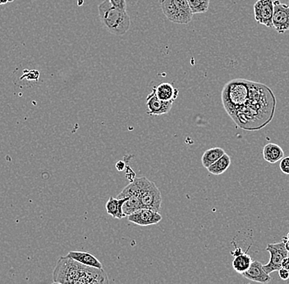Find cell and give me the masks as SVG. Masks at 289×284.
Masks as SVG:
<instances>
[{
  "mask_svg": "<svg viewBox=\"0 0 289 284\" xmlns=\"http://www.w3.org/2000/svg\"><path fill=\"white\" fill-rule=\"evenodd\" d=\"M142 203L140 201L138 197L136 196H132L128 198L122 207V210H123V214H124L125 217H127L128 215H132L133 213L136 212L140 209H142Z\"/></svg>",
  "mask_w": 289,
  "mask_h": 284,
  "instance_id": "cell-19",
  "label": "cell"
},
{
  "mask_svg": "<svg viewBox=\"0 0 289 284\" xmlns=\"http://www.w3.org/2000/svg\"><path fill=\"white\" fill-rule=\"evenodd\" d=\"M153 90L159 99L165 102H174L179 94L178 89L168 82L161 83L157 86L154 87Z\"/></svg>",
  "mask_w": 289,
  "mask_h": 284,
  "instance_id": "cell-13",
  "label": "cell"
},
{
  "mask_svg": "<svg viewBox=\"0 0 289 284\" xmlns=\"http://www.w3.org/2000/svg\"><path fill=\"white\" fill-rule=\"evenodd\" d=\"M173 103V102H165L159 99L155 91L152 90L151 94H149L146 98L147 113L150 116H160L169 113L172 108Z\"/></svg>",
  "mask_w": 289,
  "mask_h": 284,
  "instance_id": "cell-10",
  "label": "cell"
},
{
  "mask_svg": "<svg viewBox=\"0 0 289 284\" xmlns=\"http://www.w3.org/2000/svg\"><path fill=\"white\" fill-rule=\"evenodd\" d=\"M284 156V150L278 144H268L263 149V157L269 163H276L281 161Z\"/></svg>",
  "mask_w": 289,
  "mask_h": 284,
  "instance_id": "cell-16",
  "label": "cell"
},
{
  "mask_svg": "<svg viewBox=\"0 0 289 284\" xmlns=\"http://www.w3.org/2000/svg\"><path fill=\"white\" fill-rule=\"evenodd\" d=\"M127 199L128 198H115L111 197L105 205L108 214L115 219H118V220L124 218L125 215L123 214V210H122V207Z\"/></svg>",
  "mask_w": 289,
  "mask_h": 284,
  "instance_id": "cell-15",
  "label": "cell"
},
{
  "mask_svg": "<svg viewBox=\"0 0 289 284\" xmlns=\"http://www.w3.org/2000/svg\"><path fill=\"white\" fill-rule=\"evenodd\" d=\"M110 2L115 8H119L121 10H127L126 0H110Z\"/></svg>",
  "mask_w": 289,
  "mask_h": 284,
  "instance_id": "cell-23",
  "label": "cell"
},
{
  "mask_svg": "<svg viewBox=\"0 0 289 284\" xmlns=\"http://www.w3.org/2000/svg\"><path fill=\"white\" fill-rule=\"evenodd\" d=\"M53 283L60 284H109L103 269L87 266L68 256L60 257L53 273Z\"/></svg>",
  "mask_w": 289,
  "mask_h": 284,
  "instance_id": "cell-2",
  "label": "cell"
},
{
  "mask_svg": "<svg viewBox=\"0 0 289 284\" xmlns=\"http://www.w3.org/2000/svg\"><path fill=\"white\" fill-rule=\"evenodd\" d=\"M67 256L71 257L73 259H75L81 264L87 265V266L103 269V264H101V262L95 256H93L92 254H90L89 252L72 251V252H68Z\"/></svg>",
  "mask_w": 289,
  "mask_h": 284,
  "instance_id": "cell-14",
  "label": "cell"
},
{
  "mask_svg": "<svg viewBox=\"0 0 289 284\" xmlns=\"http://www.w3.org/2000/svg\"><path fill=\"white\" fill-rule=\"evenodd\" d=\"M13 1H14V0H9V3H12Z\"/></svg>",
  "mask_w": 289,
  "mask_h": 284,
  "instance_id": "cell-30",
  "label": "cell"
},
{
  "mask_svg": "<svg viewBox=\"0 0 289 284\" xmlns=\"http://www.w3.org/2000/svg\"><path fill=\"white\" fill-rule=\"evenodd\" d=\"M226 154L224 149L219 147L216 148H212V149H208L204 152V154L202 155V163L204 166V168H208L209 166H211L212 164L214 163L217 160Z\"/></svg>",
  "mask_w": 289,
  "mask_h": 284,
  "instance_id": "cell-18",
  "label": "cell"
},
{
  "mask_svg": "<svg viewBox=\"0 0 289 284\" xmlns=\"http://www.w3.org/2000/svg\"><path fill=\"white\" fill-rule=\"evenodd\" d=\"M127 220L139 226H148L157 225L158 223L162 220V215L150 209L142 208L132 215H128Z\"/></svg>",
  "mask_w": 289,
  "mask_h": 284,
  "instance_id": "cell-9",
  "label": "cell"
},
{
  "mask_svg": "<svg viewBox=\"0 0 289 284\" xmlns=\"http://www.w3.org/2000/svg\"><path fill=\"white\" fill-rule=\"evenodd\" d=\"M279 168L283 173L289 175V156L282 159L279 164Z\"/></svg>",
  "mask_w": 289,
  "mask_h": 284,
  "instance_id": "cell-22",
  "label": "cell"
},
{
  "mask_svg": "<svg viewBox=\"0 0 289 284\" xmlns=\"http://www.w3.org/2000/svg\"><path fill=\"white\" fill-rule=\"evenodd\" d=\"M39 78H40V72L36 71V70H31V71L24 70L23 75L20 77V79L23 80V79H27L28 80L38 81Z\"/></svg>",
  "mask_w": 289,
  "mask_h": 284,
  "instance_id": "cell-21",
  "label": "cell"
},
{
  "mask_svg": "<svg viewBox=\"0 0 289 284\" xmlns=\"http://www.w3.org/2000/svg\"><path fill=\"white\" fill-rule=\"evenodd\" d=\"M273 26L279 34L289 30V5L280 3L279 0L274 1Z\"/></svg>",
  "mask_w": 289,
  "mask_h": 284,
  "instance_id": "cell-8",
  "label": "cell"
},
{
  "mask_svg": "<svg viewBox=\"0 0 289 284\" xmlns=\"http://www.w3.org/2000/svg\"><path fill=\"white\" fill-rule=\"evenodd\" d=\"M9 3V0H0V5H4Z\"/></svg>",
  "mask_w": 289,
  "mask_h": 284,
  "instance_id": "cell-28",
  "label": "cell"
},
{
  "mask_svg": "<svg viewBox=\"0 0 289 284\" xmlns=\"http://www.w3.org/2000/svg\"><path fill=\"white\" fill-rule=\"evenodd\" d=\"M231 165V158L227 154L223 155L219 160H217L214 163L209 166L207 170L209 173L214 176H220L225 173Z\"/></svg>",
  "mask_w": 289,
  "mask_h": 284,
  "instance_id": "cell-17",
  "label": "cell"
},
{
  "mask_svg": "<svg viewBox=\"0 0 289 284\" xmlns=\"http://www.w3.org/2000/svg\"><path fill=\"white\" fill-rule=\"evenodd\" d=\"M115 166H116V169H117V171H122V170H124L126 166H125L124 161H117Z\"/></svg>",
  "mask_w": 289,
  "mask_h": 284,
  "instance_id": "cell-26",
  "label": "cell"
},
{
  "mask_svg": "<svg viewBox=\"0 0 289 284\" xmlns=\"http://www.w3.org/2000/svg\"><path fill=\"white\" fill-rule=\"evenodd\" d=\"M193 14L206 13L209 9L210 0H187Z\"/></svg>",
  "mask_w": 289,
  "mask_h": 284,
  "instance_id": "cell-20",
  "label": "cell"
},
{
  "mask_svg": "<svg viewBox=\"0 0 289 284\" xmlns=\"http://www.w3.org/2000/svg\"><path fill=\"white\" fill-rule=\"evenodd\" d=\"M140 190L137 194L142 207L160 212L162 195L154 182L145 177H140Z\"/></svg>",
  "mask_w": 289,
  "mask_h": 284,
  "instance_id": "cell-5",
  "label": "cell"
},
{
  "mask_svg": "<svg viewBox=\"0 0 289 284\" xmlns=\"http://www.w3.org/2000/svg\"><path fill=\"white\" fill-rule=\"evenodd\" d=\"M160 5L165 17L176 24L187 25L194 15L187 0H160Z\"/></svg>",
  "mask_w": 289,
  "mask_h": 284,
  "instance_id": "cell-4",
  "label": "cell"
},
{
  "mask_svg": "<svg viewBox=\"0 0 289 284\" xmlns=\"http://www.w3.org/2000/svg\"><path fill=\"white\" fill-rule=\"evenodd\" d=\"M223 106L237 127L247 131L261 129L274 118L276 98L265 84L234 79L225 84Z\"/></svg>",
  "mask_w": 289,
  "mask_h": 284,
  "instance_id": "cell-1",
  "label": "cell"
},
{
  "mask_svg": "<svg viewBox=\"0 0 289 284\" xmlns=\"http://www.w3.org/2000/svg\"><path fill=\"white\" fill-rule=\"evenodd\" d=\"M282 268L289 270V257H286L282 261Z\"/></svg>",
  "mask_w": 289,
  "mask_h": 284,
  "instance_id": "cell-25",
  "label": "cell"
},
{
  "mask_svg": "<svg viewBox=\"0 0 289 284\" xmlns=\"http://www.w3.org/2000/svg\"><path fill=\"white\" fill-rule=\"evenodd\" d=\"M287 239L289 240V233H288V235H287Z\"/></svg>",
  "mask_w": 289,
  "mask_h": 284,
  "instance_id": "cell-29",
  "label": "cell"
},
{
  "mask_svg": "<svg viewBox=\"0 0 289 284\" xmlns=\"http://www.w3.org/2000/svg\"><path fill=\"white\" fill-rule=\"evenodd\" d=\"M283 242L285 243V247H286L287 251L289 252V240L287 239L286 237H283Z\"/></svg>",
  "mask_w": 289,
  "mask_h": 284,
  "instance_id": "cell-27",
  "label": "cell"
},
{
  "mask_svg": "<svg viewBox=\"0 0 289 284\" xmlns=\"http://www.w3.org/2000/svg\"><path fill=\"white\" fill-rule=\"evenodd\" d=\"M274 0H258L254 4L255 20L260 25L266 27H274L273 15H274Z\"/></svg>",
  "mask_w": 289,
  "mask_h": 284,
  "instance_id": "cell-7",
  "label": "cell"
},
{
  "mask_svg": "<svg viewBox=\"0 0 289 284\" xmlns=\"http://www.w3.org/2000/svg\"><path fill=\"white\" fill-rule=\"evenodd\" d=\"M242 275L250 281L257 282L260 284H268L271 281V277L264 271L263 264L257 260L252 261L249 269Z\"/></svg>",
  "mask_w": 289,
  "mask_h": 284,
  "instance_id": "cell-11",
  "label": "cell"
},
{
  "mask_svg": "<svg viewBox=\"0 0 289 284\" xmlns=\"http://www.w3.org/2000/svg\"><path fill=\"white\" fill-rule=\"evenodd\" d=\"M232 255L234 257L232 260V267L235 271L242 274L249 269L252 259L247 252H243L240 247H237L234 252H232Z\"/></svg>",
  "mask_w": 289,
  "mask_h": 284,
  "instance_id": "cell-12",
  "label": "cell"
},
{
  "mask_svg": "<svg viewBox=\"0 0 289 284\" xmlns=\"http://www.w3.org/2000/svg\"><path fill=\"white\" fill-rule=\"evenodd\" d=\"M278 271H279V277H280V279H281L282 280L286 281V280H288V279H289V270H288V269L281 268V269H279Z\"/></svg>",
  "mask_w": 289,
  "mask_h": 284,
  "instance_id": "cell-24",
  "label": "cell"
},
{
  "mask_svg": "<svg viewBox=\"0 0 289 284\" xmlns=\"http://www.w3.org/2000/svg\"><path fill=\"white\" fill-rule=\"evenodd\" d=\"M99 18L104 27L115 35H123L128 31L131 25L130 17L127 10H121L105 0L98 7Z\"/></svg>",
  "mask_w": 289,
  "mask_h": 284,
  "instance_id": "cell-3",
  "label": "cell"
},
{
  "mask_svg": "<svg viewBox=\"0 0 289 284\" xmlns=\"http://www.w3.org/2000/svg\"><path fill=\"white\" fill-rule=\"evenodd\" d=\"M266 251L270 255V258L266 264H263V268L267 274H270L281 269L282 261L285 257H288L289 252L287 251L285 243L283 241L267 245Z\"/></svg>",
  "mask_w": 289,
  "mask_h": 284,
  "instance_id": "cell-6",
  "label": "cell"
}]
</instances>
